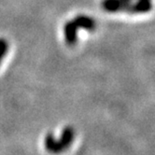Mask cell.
I'll return each instance as SVG.
<instances>
[{"instance_id": "1", "label": "cell", "mask_w": 155, "mask_h": 155, "mask_svg": "<svg viewBox=\"0 0 155 155\" xmlns=\"http://www.w3.org/2000/svg\"><path fill=\"white\" fill-rule=\"evenodd\" d=\"M152 8L150 0H137L135 3H130L127 8L129 13H147Z\"/></svg>"}, {"instance_id": "2", "label": "cell", "mask_w": 155, "mask_h": 155, "mask_svg": "<svg viewBox=\"0 0 155 155\" xmlns=\"http://www.w3.org/2000/svg\"><path fill=\"white\" fill-rule=\"evenodd\" d=\"M64 38L66 43L69 46H73L77 42V31H78V26L75 25V23L72 21H68L64 26Z\"/></svg>"}, {"instance_id": "3", "label": "cell", "mask_w": 155, "mask_h": 155, "mask_svg": "<svg viewBox=\"0 0 155 155\" xmlns=\"http://www.w3.org/2000/svg\"><path fill=\"white\" fill-rule=\"evenodd\" d=\"M73 21L78 26V28H83L88 31H94L95 29V21L91 17L80 15L77 16L73 20Z\"/></svg>"}, {"instance_id": "4", "label": "cell", "mask_w": 155, "mask_h": 155, "mask_svg": "<svg viewBox=\"0 0 155 155\" xmlns=\"http://www.w3.org/2000/svg\"><path fill=\"white\" fill-rule=\"evenodd\" d=\"M74 136H75V133H74L73 128H71V127H65L63 130L61 137L59 139V142L61 144L63 150L68 149L71 145L72 142H73V139H74Z\"/></svg>"}, {"instance_id": "5", "label": "cell", "mask_w": 155, "mask_h": 155, "mask_svg": "<svg viewBox=\"0 0 155 155\" xmlns=\"http://www.w3.org/2000/svg\"><path fill=\"white\" fill-rule=\"evenodd\" d=\"M124 2L120 0H103L102 8L108 12H118L123 9Z\"/></svg>"}, {"instance_id": "6", "label": "cell", "mask_w": 155, "mask_h": 155, "mask_svg": "<svg viewBox=\"0 0 155 155\" xmlns=\"http://www.w3.org/2000/svg\"><path fill=\"white\" fill-rule=\"evenodd\" d=\"M45 147L51 152H60L63 150L59 139H55L51 134L47 135L45 137Z\"/></svg>"}, {"instance_id": "7", "label": "cell", "mask_w": 155, "mask_h": 155, "mask_svg": "<svg viewBox=\"0 0 155 155\" xmlns=\"http://www.w3.org/2000/svg\"><path fill=\"white\" fill-rule=\"evenodd\" d=\"M8 41L4 38H0V62L2 60V57L5 56V54L8 51Z\"/></svg>"}, {"instance_id": "8", "label": "cell", "mask_w": 155, "mask_h": 155, "mask_svg": "<svg viewBox=\"0 0 155 155\" xmlns=\"http://www.w3.org/2000/svg\"><path fill=\"white\" fill-rule=\"evenodd\" d=\"M121 2H124V3H130L132 0H120Z\"/></svg>"}]
</instances>
